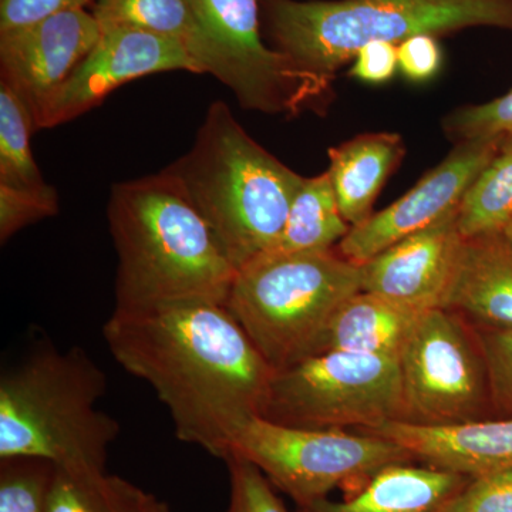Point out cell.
<instances>
[{
    "instance_id": "6da1fadb",
    "label": "cell",
    "mask_w": 512,
    "mask_h": 512,
    "mask_svg": "<svg viewBox=\"0 0 512 512\" xmlns=\"http://www.w3.org/2000/svg\"><path fill=\"white\" fill-rule=\"evenodd\" d=\"M116 362L167 407L178 440L225 460L239 427L264 410L276 370L217 303L114 311L103 328Z\"/></svg>"
},
{
    "instance_id": "7a4b0ae2",
    "label": "cell",
    "mask_w": 512,
    "mask_h": 512,
    "mask_svg": "<svg viewBox=\"0 0 512 512\" xmlns=\"http://www.w3.org/2000/svg\"><path fill=\"white\" fill-rule=\"evenodd\" d=\"M107 220L117 252L114 311L225 305L237 268L170 174L114 184Z\"/></svg>"
},
{
    "instance_id": "3957f363",
    "label": "cell",
    "mask_w": 512,
    "mask_h": 512,
    "mask_svg": "<svg viewBox=\"0 0 512 512\" xmlns=\"http://www.w3.org/2000/svg\"><path fill=\"white\" fill-rule=\"evenodd\" d=\"M237 271L271 251L305 178L249 136L224 101L208 109L191 150L165 168Z\"/></svg>"
},
{
    "instance_id": "277c9868",
    "label": "cell",
    "mask_w": 512,
    "mask_h": 512,
    "mask_svg": "<svg viewBox=\"0 0 512 512\" xmlns=\"http://www.w3.org/2000/svg\"><path fill=\"white\" fill-rule=\"evenodd\" d=\"M107 377L89 353L47 346L0 377V460L32 457L106 474L119 421L97 409Z\"/></svg>"
},
{
    "instance_id": "5b68a950",
    "label": "cell",
    "mask_w": 512,
    "mask_h": 512,
    "mask_svg": "<svg viewBox=\"0 0 512 512\" xmlns=\"http://www.w3.org/2000/svg\"><path fill=\"white\" fill-rule=\"evenodd\" d=\"M279 52L306 72L336 70L372 42L470 28L512 32V0H266Z\"/></svg>"
},
{
    "instance_id": "8992f818",
    "label": "cell",
    "mask_w": 512,
    "mask_h": 512,
    "mask_svg": "<svg viewBox=\"0 0 512 512\" xmlns=\"http://www.w3.org/2000/svg\"><path fill=\"white\" fill-rule=\"evenodd\" d=\"M363 291V266L338 251H268L238 269L225 308L272 369L313 356L340 306Z\"/></svg>"
},
{
    "instance_id": "52a82bcc",
    "label": "cell",
    "mask_w": 512,
    "mask_h": 512,
    "mask_svg": "<svg viewBox=\"0 0 512 512\" xmlns=\"http://www.w3.org/2000/svg\"><path fill=\"white\" fill-rule=\"evenodd\" d=\"M261 417L305 430H365L404 419L399 357L326 352L272 377Z\"/></svg>"
},
{
    "instance_id": "ba28073f",
    "label": "cell",
    "mask_w": 512,
    "mask_h": 512,
    "mask_svg": "<svg viewBox=\"0 0 512 512\" xmlns=\"http://www.w3.org/2000/svg\"><path fill=\"white\" fill-rule=\"evenodd\" d=\"M231 456L259 468L296 507L326 500L343 485L360 487L393 464L414 461L404 448L375 434L296 429L261 416L245 421L232 436Z\"/></svg>"
},
{
    "instance_id": "9c48e42d",
    "label": "cell",
    "mask_w": 512,
    "mask_h": 512,
    "mask_svg": "<svg viewBox=\"0 0 512 512\" xmlns=\"http://www.w3.org/2000/svg\"><path fill=\"white\" fill-rule=\"evenodd\" d=\"M404 419L454 426L485 419L490 384L477 330L450 309L421 313L400 353Z\"/></svg>"
},
{
    "instance_id": "30bf717a",
    "label": "cell",
    "mask_w": 512,
    "mask_h": 512,
    "mask_svg": "<svg viewBox=\"0 0 512 512\" xmlns=\"http://www.w3.org/2000/svg\"><path fill=\"white\" fill-rule=\"evenodd\" d=\"M202 25L227 57L229 89L244 109L299 113L330 90L328 77L306 72L261 36L259 0H191Z\"/></svg>"
},
{
    "instance_id": "8fae6325",
    "label": "cell",
    "mask_w": 512,
    "mask_h": 512,
    "mask_svg": "<svg viewBox=\"0 0 512 512\" xmlns=\"http://www.w3.org/2000/svg\"><path fill=\"white\" fill-rule=\"evenodd\" d=\"M175 70L202 73L190 53L175 40L128 26L101 28L92 52L36 114L35 130L77 119L123 84Z\"/></svg>"
},
{
    "instance_id": "7c38bea8",
    "label": "cell",
    "mask_w": 512,
    "mask_h": 512,
    "mask_svg": "<svg viewBox=\"0 0 512 512\" xmlns=\"http://www.w3.org/2000/svg\"><path fill=\"white\" fill-rule=\"evenodd\" d=\"M504 140L466 141L458 146L400 200L350 228L338 244L339 254L355 264H366L396 242L446 217L460 207L464 195L497 156Z\"/></svg>"
},
{
    "instance_id": "4fadbf2b",
    "label": "cell",
    "mask_w": 512,
    "mask_h": 512,
    "mask_svg": "<svg viewBox=\"0 0 512 512\" xmlns=\"http://www.w3.org/2000/svg\"><path fill=\"white\" fill-rule=\"evenodd\" d=\"M100 23L84 9L57 13L35 25L0 35L2 80L25 101L33 121L50 97L92 52Z\"/></svg>"
},
{
    "instance_id": "5bb4252c",
    "label": "cell",
    "mask_w": 512,
    "mask_h": 512,
    "mask_svg": "<svg viewBox=\"0 0 512 512\" xmlns=\"http://www.w3.org/2000/svg\"><path fill=\"white\" fill-rule=\"evenodd\" d=\"M458 211L460 207L362 264L363 291L414 311L443 308L466 239Z\"/></svg>"
},
{
    "instance_id": "9a60e30c",
    "label": "cell",
    "mask_w": 512,
    "mask_h": 512,
    "mask_svg": "<svg viewBox=\"0 0 512 512\" xmlns=\"http://www.w3.org/2000/svg\"><path fill=\"white\" fill-rule=\"evenodd\" d=\"M404 448L423 466L478 477L512 468V417L454 426H421L403 420L357 430Z\"/></svg>"
},
{
    "instance_id": "2e32d148",
    "label": "cell",
    "mask_w": 512,
    "mask_h": 512,
    "mask_svg": "<svg viewBox=\"0 0 512 512\" xmlns=\"http://www.w3.org/2000/svg\"><path fill=\"white\" fill-rule=\"evenodd\" d=\"M444 309L474 328L512 329V242L498 234L464 239Z\"/></svg>"
},
{
    "instance_id": "e0dca14e",
    "label": "cell",
    "mask_w": 512,
    "mask_h": 512,
    "mask_svg": "<svg viewBox=\"0 0 512 512\" xmlns=\"http://www.w3.org/2000/svg\"><path fill=\"white\" fill-rule=\"evenodd\" d=\"M471 477L412 463L393 464L370 477L345 501H318L295 512H443Z\"/></svg>"
},
{
    "instance_id": "ac0fdd59",
    "label": "cell",
    "mask_w": 512,
    "mask_h": 512,
    "mask_svg": "<svg viewBox=\"0 0 512 512\" xmlns=\"http://www.w3.org/2000/svg\"><path fill=\"white\" fill-rule=\"evenodd\" d=\"M100 28L128 26L175 40L201 67L225 86L231 82L227 57L212 39L191 0H97L93 12Z\"/></svg>"
},
{
    "instance_id": "d6986e66",
    "label": "cell",
    "mask_w": 512,
    "mask_h": 512,
    "mask_svg": "<svg viewBox=\"0 0 512 512\" xmlns=\"http://www.w3.org/2000/svg\"><path fill=\"white\" fill-rule=\"evenodd\" d=\"M421 313L375 293H356L330 319L315 355L350 352L399 357Z\"/></svg>"
},
{
    "instance_id": "ffe728a7",
    "label": "cell",
    "mask_w": 512,
    "mask_h": 512,
    "mask_svg": "<svg viewBox=\"0 0 512 512\" xmlns=\"http://www.w3.org/2000/svg\"><path fill=\"white\" fill-rule=\"evenodd\" d=\"M403 154L402 138L389 133L365 134L330 148V181L350 227L372 217L377 195Z\"/></svg>"
},
{
    "instance_id": "44dd1931",
    "label": "cell",
    "mask_w": 512,
    "mask_h": 512,
    "mask_svg": "<svg viewBox=\"0 0 512 512\" xmlns=\"http://www.w3.org/2000/svg\"><path fill=\"white\" fill-rule=\"evenodd\" d=\"M350 225L340 212L328 171L305 178L289 210L284 232L271 251H329L348 235Z\"/></svg>"
},
{
    "instance_id": "7402d4cb",
    "label": "cell",
    "mask_w": 512,
    "mask_h": 512,
    "mask_svg": "<svg viewBox=\"0 0 512 512\" xmlns=\"http://www.w3.org/2000/svg\"><path fill=\"white\" fill-rule=\"evenodd\" d=\"M512 222V137L464 195L458 225L464 238L503 232Z\"/></svg>"
},
{
    "instance_id": "603a6c76",
    "label": "cell",
    "mask_w": 512,
    "mask_h": 512,
    "mask_svg": "<svg viewBox=\"0 0 512 512\" xmlns=\"http://www.w3.org/2000/svg\"><path fill=\"white\" fill-rule=\"evenodd\" d=\"M35 121L25 101L0 83V185L15 188L46 187L30 150Z\"/></svg>"
},
{
    "instance_id": "cb8c5ba5",
    "label": "cell",
    "mask_w": 512,
    "mask_h": 512,
    "mask_svg": "<svg viewBox=\"0 0 512 512\" xmlns=\"http://www.w3.org/2000/svg\"><path fill=\"white\" fill-rule=\"evenodd\" d=\"M55 466L32 457L0 460V512H45Z\"/></svg>"
},
{
    "instance_id": "d4e9b609",
    "label": "cell",
    "mask_w": 512,
    "mask_h": 512,
    "mask_svg": "<svg viewBox=\"0 0 512 512\" xmlns=\"http://www.w3.org/2000/svg\"><path fill=\"white\" fill-rule=\"evenodd\" d=\"M45 512H117L109 474L73 473L55 467Z\"/></svg>"
},
{
    "instance_id": "484cf974",
    "label": "cell",
    "mask_w": 512,
    "mask_h": 512,
    "mask_svg": "<svg viewBox=\"0 0 512 512\" xmlns=\"http://www.w3.org/2000/svg\"><path fill=\"white\" fill-rule=\"evenodd\" d=\"M57 211L59 201L50 185L36 190L0 185V241L5 244L20 229L55 217Z\"/></svg>"
},
{
    "instance_id": "4316f807",
    "label": "cell",
    "mask_w": 512,
    "mask_h": 512,
    "mask_svg": "<svg viewBox=\"0 0 512 512\" xmlns=\"http://www.w3.org/2000/svg\"><path fill=\"white\" fill-rule=\"evenodd\" d=\"M229 473V501L225 512H289L275 487L259 468L242 458L225 460Z\"/></svg>"
},
{
    "instance_id": "83f0119b",
    "label": "cell",
    "mask_w": 512,
    "mask_h": 512,
    "mask_svg": "<svg viewBox=\"0 0 512 512\" xmlns=\"http://www.w3.org/2000/svg\"><path fill=\"white\" fill-rule=\"evenodd\" d=\"M490 384L491 406L498 419L512 417V329L477 330Z\"/></svg>"
},
{
    "instance_id": "f1b7e54d",
    "label": "cell",
    "mask_w": 512,
    "mask_h": 512,
    "mask_svg": "<svg viewBox=\"0 0 512 512\" xmlns=\"http://www.w3.org/2000/svg\"><path fill=\"white\" fill-rule=\"evenodd\" d=\"M446 126L463 143L512 137V89L498 99L451 114Z\"/></svg>"
},
{
    "instance_id": "f546056e",
    "label": "cell",
    "mask_w": 512,
    "mask_h": 512,
    "mask_svg": "<svg viewBox=\"0 0 512 512\" xmlns=\"http://www.w3.org/2000/svg\"><path fill=\"white\" fill-rule=\"evenodd\" d=\"M443 512H512V468L471 478Z\"/></svg>"
},
{
    "instance_id": "4dcf8cb0",
    "label": "cell",
    "mask_w": 512,
    "mask_h": 512,
    "mask_svg": "<svg viewBox=\"0 0 512 512\" xmlns=\"http://www.w3.org/2000/svg\"><path fill=\"white\" fill-rule=\"evenodd\" d=\"M90 0H0V35L42 22L57 13L84 9Z\"/></svg>"
},
{
    "instance_id": "1f68e13d",
    "label": "cell",
    "mask_w": 512,
    "mask_h": 512,
    "mask_svg": "<svg viewBox=\"0 0 512 512\" xmlns=\"http://www.w3.org/2000/svg\"><path fill=\"white\" fill-rule=\"evenodd\" d=\"M399 69L412 82H427L439 73L443 53L433 35H416L397 45Z\"/></svg>"
},
{
    "instance_id": "d6a6232c",
    "label": "cell",
    "mask_w": 512,
    "mask_h": 512,
    "mask_svg": "<svg viewBox=\"0 0 512 512\" xmlns=\"http://www.w3.org/2000/svg\"><path fill=\"white\" fill-rule=\"evenodd\" d=\"M397 67V45L389 42H372L357 52L350 76L365 83L382 84L392 79Z\"/></svg>"
},
{
    "instance_id": "836d02e7",
    "label": "cell",
    "mask_w": 512,
    "mask_h": 512,
    "mask_svg": "<svg viewBox=\"0 0 512 512\" xmlns=\"http://www.w3.org/2000/svg\"><path fill=\"white\" fill-rule=\"evenodd\" d=\"M117 512H171L164 501L124 478L110 476Z\"/></svg>"
},
{
    "instance_id": "e575fe53",
    "label": "cell",
    "mask_w": 512,
    "mask_h": 512,
    "mask_svg": "<svg viewBox=\"0 0 512 512\" xmlns=\"http://www.w3.org/2000/svg\"><path fill=\"white\" fill-rule=\"evenodd\" d=\"M501 234H503L505 238L510 239L512 242V222L510 225H508L507 228L504 229L503 232H501Z\"/></svg>"
}]
</instances>
